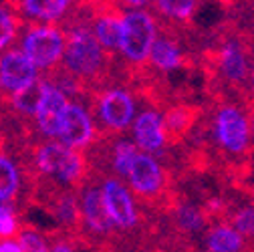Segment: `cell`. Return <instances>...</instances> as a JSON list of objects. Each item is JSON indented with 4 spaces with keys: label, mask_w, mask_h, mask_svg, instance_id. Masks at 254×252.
Segmentation results:
<instances>
[{
    "label": "cell",
    "mask_w": 254,
    "mask_h": 252,
    "mask_svg": "<svg viewBox=\"0 0 254 252\" xmlns=\"http://www.w3.org/2000/svg\"><path fill=\"white\" fill-rule=\"evenodd\" d=\"M67 35V49H65V69L85 91V87L93 85L95 81H101L109 73L107 55L93 37V30L89 20H83V14H75L65 24Z\"/></svg>",
    "instance_id": "obj_1"
},
{
    "label": "cell",
    "mask_w": 254,
    "mask_h": 252,
    "mask_svg": "<svg viewBox=\"0 0 254 252\" xmlns=\"http://www.w3.org/2000/svg\"><path fill=\"white\" fill-rule=\"evenodd\" d=\"M143 2H127L123 4V43L121 55L131 65H143L149 59L153 43L157 41V22L143 8Z\"/></svg>",
    "instance_id": "obj_2"
},
{
    "label": "cell",
    "mask_w": 254,
    "mask_h": 252,
    "mask_svg": "<svg viewBox=\"0 0 254 252\" xmlns=\"http://www.w3.org/2000/svg\"><path fill=\"white\" fill-rule=\"evenodd\" d=\"M33 166L41 176L55 178L65 186H79L87 176V160L83 153L63 145L61 141L37 145L33 153Z\"/></svg>",
    "instance_id": "obj_3"
},
{
    "label": "cell",
    "mask_w": 254,
    "mask_h": 252,
    "mask_svg": "<svg viewBox=\"0 0 254 252\" xmlns=\"http://www.w3.org/2000/svg\"><path fill=\"white\" fill-rule=\"evenodd\" d=\"M89 95L91 117L95 125H101L107 133H121L135 121V99L123 87H109L99 93H85Z\"/></svg>",
    "instance_id": "obj_4"
},
{
    "label": "cell",
    "mask_w": 254,
    "mask_h": 252,
    "mask_svg": "<svg viewBox=\"0 0 254 252\" xmlns=\"http://www.w3.org/2000/svg\"><path fill=\"white\" fill-rule=\"evenodd\" d=\"M67 35L51 24H30L20 39V51L43 71H53L65 57Z\"/></svg>",
    "instance_id": "obj_5"
},
{
    "label": "cell",
    "mask_w": 254,
    "mask_h": 252,
    "mask_svg": "<svg viewBox=\"0 0 254 252\" xmlns=\"http://www.w3.org/2000/svg\"><path fill=\"white\" fill-rule=\"evenodd\" d=\"M208 57L210 67L222 83L232 89H246V81L250 77V51L244 41L238 37L224 39Z\"/></svg>",
    "instance_id": "obj_6"
},
{
    "label": "cell",
    "mask_w": 254,
    "mask_h": 252,
    "mask_svg": "<svg viewBox=\"0 0 254 252\" xmlns=\"http://www.w3.org/2000/svg\"><path fill=\"white\" fill-rule=\"evenodd\" d=\"M216 145L228 155H244L250 147V123L238 105L222 103L212 121Z\"/></svg>",
    "instance_id": "obj_7"
},
{
    "label": "cell",
    "mask_w": 254,
    "mask_h": 252,
    "mask_svg": "<svg viewBox=\"0 0 254 252\" xmlns=\"http://www.w3.org/2000/svg\"><path fill=\"white\" fill-rule=\"evenodd\" d=\"M39 83V69L20 49L0 55V93L10 99L26 93Z\"/></svg>",
    "instance_id": "obj_8"
},
{
    "label": "cell",
    "mask_w": 254,
    "mask_h": 252,
    "mask_svg": "<svg viewBox=\"0 0 254 252\" xmlns=\"http://www.w3.org/2000/svg\"><path fill=\"white\" fill-rule=\"evenodd\" d=\"M127 182L135 196L143 200H157L166 190V172L153 155L139 151L127 172Z\"/></svg>",
    "instance_id": "obj_9"
},
{
    "label": "cell",
    "mask_w": 254,
    "mask_h": 252,
    "mask_svg": "<svg viewBox=\"0 0 254 252\" xmlns=\"http://www.w3.org/2000/svg\"><path fill=\"white\" fill-rule=\"evenodd\" d=\"M101 192L105 200L107 214L117 230H133L139 224V212L133 202V196L127 188L115 180V178H105L101 184Z\"/></svg>",
    "instance_id": "obj_10"
},
{
    "label": "cell",
    "mask_w": 254,
    "mask_h": 252,
    "mask_svg": "<svg viewBox=\"0 0 254 252\" xmlns=\"http://www.w3.org/2000/svg\"><path fill=\"white\" fill-rule=\"evenodd\" d=\"M93 137H95V123H93L91 111L79 101H69L57 139L63 145L79 151L87 147L93 141Z\"/></svg>",
    "instance_id": "obj_11"
},
{
    "label": "cell",
    "mask_w": 254,
    "mask_h": 252,
    "mask_svg": "<svg viewBox=\"0 0 254 252\" xmlns=\"http://www.w3.org/2000/svg\"><path fill=\"white\" fill-rule=\"evenodd\" d=\"M69 107V99L59 87L51 85L49 81H43V93L41 101L35 113L37 127L45 137H59L61 123L65 117V111Z\"/></svg>",
    "instance_id": "obj_12"
},
{
    "label": "cell",
    "mask_w": 254,
    "mask_h": 252,
    "mask_svg": "<svg viewBox=\"0 0 254 252\" xmlns=\"http://www.w3.org/2000/svg\"><path fill=\"white\" fill-rule=\"evenodd\" d=\"M81 218L83 224L87 226L89 232L99 234V236H107L115 230L111 218L107 214L105 208V200H103V192L99 186H85L83 194H81Z\"/></svg>",
    "instance_id": "obj_13"
},
{
    "label": "cell",
    "mask_w": 254,
    "mask_h": 252,
    "mask_svg": "<svg viewBox=\"0 0 254 252\" xmlns=\"http://www.w3.org/2000/svg\"><path fill=\"white\" fill-rule=\"evenodd\" d=\"M133 139L135 145L145 153H157L166 147V131H164V119L160 111L147 109L139 113L133 121Z\"/></svg>",
    "instance_id": "obj_14"
},
{
    "label": "cell",
    "mask_w": 254,
    "mask_h": 252,
    "mask_svg": "<svg viewBox=\"0 0 254 252\" xmlns=\"http://www.w3.org/2000/svg\"><path fill=\"white\" fill-rule=\"evenodd\" d=\"M91 14V30L105 53L121 51L123 43V12L121 10H97Z\"/></svg>",
    "instance_id": "obj_15"
},
{
    "label": "cell",
    "mask_w": 254,
    "mask_h": 252,
    "mask_svg": "<svg viewBox=\"0 0 254 252\" xmlns=\"http://www.w3.org/2000/svg\"><path fill=\"white\" fill-rule=\"evenodd\" d=\"M200 109L192 105H174L168 109V113L162 117L164 119V131H166V141L168 143H178L182 141L192 125H196V119L200 117Z\"/></svg>",
    "instance_id": "obj_16"
},
{
    "label": "cell",
    "mask_w": 254,
    "mask_h": 252,
    "mask_svg": "<svg viewBox=\"0 0 254 252\" xmlns=\"http://www.w3.org/2000/svg\"><path fill=\"white\" fill-rule=\"evenodd\" d=\"M149 63L160 71H176L186 65L188 59L180 43L174 39V35L166 33L162 37H157V41L153 43V49L149 53Z\"/></svg>",
    "instance_id": "obj_17"
},
{
    "label": "cell",
    "mask_w": 254,
    "mask_h": 252,
    "mask_svg": "<svg viewBox=\"0 0 254 252\" xmlns=\"http://www.w3.org/2000/svg\"><path fill=\"white\" fill-rule=\"evenodd\" d=\"M73 6L69 0H24V2H14V8L18 14H24L28 18H37L45 22L59 20L67 14V10Z\"/></svg>",
    "instance_id": "obj_18"
},
{
    "label": "cell",
    "mask_w": 254,
    "mask_h": 252,
    "mask_svg": "<svg viewBox=\"0 0 254 252\" xmlns=\"http://www.w3.org/2000/svg\"><path fill=\"white\" fill-rule=\"evenodd\" d=\"M208 252H242L244 238L228 224H218L208 228L204 238Z\"/></svg>",
    "instance_id": "obj_19"
},
{
    "label": "cell",
    "mask_w": 254,
    "mask_h": 252,
    "mask_svg": "<svg viewBox=\"0 0 254 252\" xmlns=\"http://www.w3.org/2000/svg\"><path fill=\"white\" fill-rule=\"evenodd\" d=\"M174 224L184 234H198L208 228L210 220L204 208L188 204V202H180V204H174Z\"/></svg>",
    "instance_id": "obj_20"
},
{
    "label": "cell",
    "mask_w": 254,
    "mask_h": 252,
    "mask_svg": "<svg viewBox=\"0 0 254 252\" xmlns=\"http://www.w3.org/2000/svg\"><path fill=\"white\" fill-rule=\"evenodd\" d=\"M20 192V170L18 166L0 153V204L12 202Z\"/></svg>",
    "instance_id": "obj_21"
},
{
    "label": "cell",
    "mask_w": 254,
    "mask_h": 252,
    "mask_svg": "<svg viewBox=\"0 0 254 252\" xmlns=\"http://www.w3.org/2000/svg\"><path fill=\"white\" fill-rule=\"evenodd\" d=\"M149 6H153L155 10H160L162 16H168L172 20L184 22V20H190L196 14L200 4L194 2V0H160V2H151Z\"/></svg>",
    "instance_id": "obj_22"
},
{
    "label": "cell",
    "mask_w": 254,
    "mask_h": 252,
    "mask_svg": "<svg viewBox=\"0 0 254 252\" xmlns=\"http://www.w3.org/2000/svg\"><path fill=\"white\" fill-rule=\"evenodd\" d=\"M20 18L14 4H0V51H4L18 35Z\"/></svg>",
    "instance_id": "obj_23"
},
{
    "label": "cell",
    "mask_w": 254,
    "mask_h": 252,
    "mask_svg": "<svg viewBox=\"0 0 254 252\" xmlns=\"http://www.w3.org/2000/svg\"><path fill=\"white\" fill-rule=\"evenodd\" d=\"M141 149L135 145V141L129 139H117V143L111 149V166L119 176H127L129 172V166L133 162V157L139 153Z\"/></svg>",
    "instance_id": "obj_24"
},
{
    "label": "cell",
    "mask_w": 254,
    "mask_h": 252,
    "mask_svg": "<svg viewBox=\"0 0 254 252\" xmlns=\"http://www.w3.org/2000/svg\"><path fill=\"white\" fill-rule=\"evenodd\" d=\"M230 226L242 236L252 240L254 238V204H246L242 208H238L232 216H230Z\"/></svg>",
    "instance_id": "obj_25"
},
{
    "label": "cell",
    "mask_w": 254,
    "mask_h": 252,
    "mask_svg": "<svg viewBox=\"0 0 254 252\" xmlns=\"http://www.w3.org/2000/svg\"><path fill=\"white\" fill-rule=\"evenodd\" d=\"M18 242H20V246H22L24 252H51L47 238H45L39 230H35L33 226L20 228V232H18Z\"/></svg>",
    "instance_id": "obj_26"
},
{
    "label": "cell",
    "mask_w": 254,
    "mask_h": 252,
    "mask_svg": "<svg viewBox=\"0 0 254 252\" xmlns=\"http://www.w3.org/2000/svg\"><path fill=\"white\" fill-rule=\"evenodd\" d=\"M0 252H24L20 242L14 238H0Z\"/></svg>",
    "instance_id": "obj_27"
},
{
    "label": "cell",
    "mask_w": 254,
    "mask_h": 252,
    "mask_svg": "<svg viewBox=\"0 0 254 252\" xmlns=\"http://www.w3.org/2000/svg\"><path fill=\"white\" fill-rule=\"evenodd\" d=\"M51 252H75V250H73V246H71L69 242H63V240H61V242H55V244H53Z\"/></svg>",
    "instance_id": "obj_28"
},
{
    "label": "cell",
    "mask_w": 254,
    "mask_h": 252,
    "mask_svg": "<svg viewBox=\"0 0 254 252\" xmlns=\"http://www.w3.org/2000/svg\"><path fill=\"white\" fill-rule=\"evenodd\" d=\"M250 79H252V89H254V69H252V75H250Z\"/></svg>",
    "instance_id": "obj_29"
},
{
    "label": "cell",
    "mask_w": 254,
    "mask_h": 252,
    "mask_svg": "<svg viewBox=\"0 0 254 252\" xmlns=\"http://www.w3.org/2000/svg\"><path fill=\"white\" fill-rule=\"evenodd\" d=\"M250 8H252V10H254V2H252V4H250Z\"/></svg>",
    "instance_id": "obj_30"
},
{
    "label": "cell",
    "mask_w": 254,
    "mask_h": 252,
    "mask_svg": "<svg viewBox=\"0 0 254 252\" xmlns=\"http://www.w3.org/2000/svg\"><path fill=\"white\" fill-rule=\"evenodd\" d=\"M252 123H254V115H252Z\"/></svg>",
    "instance_id": "obj_31"
},
{
    "label": "cell",
    "mask_w": 254,
    "mask_h": 252,
    "mask_svg": "<svg viewBox=\"0 0 254 252\" xmlns=\"http://www.w3.org/2000/svg\"><path fill=\"white\" fill-rule=\"evenodd\" d=\"M202 252H208V250H202Z\"/></svg>",
    "instance_id": "obj_32"
},
{
    "label": "cell",
    "mask_w": 254,
    "mask_h": 252,
    "mask_svg": "<svg viewBox=\"0 0 254 252\" xmlns=\"http://www.w3.org/2000/svg\"><path fill=\"white\" fill-rule=\"evenodd\" d=\"M0 145H2V143H0Z\"/></svg>",
    "instance_id": "obj_33"
}]
</instances>
